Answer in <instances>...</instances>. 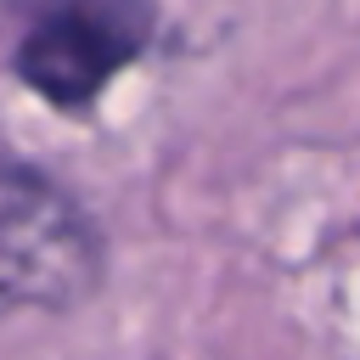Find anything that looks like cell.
I'll list each match as a JSON object with an SVG mask.
<instances>
[{
	"mask_svg": "<svg viewBox=\"0 0 360 360\" xmlns=\"http://www.w3.org/2000/svg\"><path fill=\"white\" fill-rule=\"evenodd\" d=\"M17 45L11 68L45 101H90L152 39V0H11Z\"/></svg>",
	"mask_w": 360,
	"mask_h": 360,
	"instance_id": "1",
	"label": "cell"
},
{
	"mask_svg": "<svg viewBox=\"0 0 360 360\" xmlns=\"http://www.w3.org/2000/svg\"><path fill=\"white\" fill-rule=\"evenodd\" d=\"M0 276L11 304H45V309L79 304L101 276V248L90 219L28 163H11L6 174Z\"/></svg>",
	"mask_w": 360,
	"mask_h": 360,
	"instance_id": "2",
	"label": "cell"
}]
</instances>
